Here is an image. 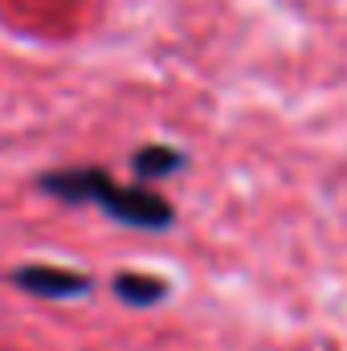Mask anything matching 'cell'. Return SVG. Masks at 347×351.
I'll use <instances>...</instances> for the list:
<instances>
[{"label":"cell","instance_id":"277c9868","mask_svg":"<svg viewBox=\"0 0 347 351\" xmlns=\"http://www.w3.org/2000/svg\"><path fill=\"white\" fill-rule=\"evenodd\" d=\"M110 290H115V298H119V302H127V306H156V302L168 294V282H164V278H156V274L123 269V274H115Z\"/></svg>","mask_w":347,"mask_h":351},{"label":"cell","instance_id":"3957f363","mask_svg":"<svg viewBox=\"0 0 347 351\" xmlns=\"http://www.w3.org/2000/svg\"><path fill=\"white\" fill-rule=\"evenodd\" d=\"M184 164H188V156L176 152L172 143H147V147H139V152L131 156V168H135V176H139L143 188H147L152 180H168V176H176Z\"/></svg>","mask_w":347,"mask_h":351},{"label":"cell","instance_id":"6da1fadb","mask_svg":"<svg viewBox=\"0 0 347 351\" xmlns=\"http://www.w3.org/2000/svg\"><path fill=\"white\" fill-rule=\"evenodd\" d=\"M37 188L66 204H98L106 217L131 229H168L176 221L172 204L160 192L143 184H115L102 168H53L37 180Z\"/></svg>","mask_w":347,"mask_h":351},{"label":"cell","instance_id":"7a4b0ae2","mask_svg":"<svg viewBox=\"0 0 347 351\" xmlns=\"http://www.w3.org/2000/svg\"><path fill=\"white\" fill-rule=\"evenodd\" d=\"M12 282L37 298H78V294H90L94 286L86 274L66 269V265H16Z\"/></svg>","mask_w":347,"mask_h":351}]
</instances>
